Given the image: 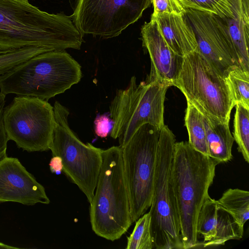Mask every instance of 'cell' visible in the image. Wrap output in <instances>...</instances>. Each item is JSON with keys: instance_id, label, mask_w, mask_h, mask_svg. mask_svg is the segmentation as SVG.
<instances>
[{"instance_id": "cell-1", "label": "cell", "mask_w": 249, "mask_h": 249, "mask_svg": "<svg viewBox=\"0 0 249 249\" xmlns=\"http://www.w3.org/2000/svg\"><path fill=\"white\" fill-rule=\"evenodd\" d=\"M82 35L71 16L50 14L28 0H0V51L27 47L49 51L80 49Z\"/></svg>"}, {"instance_id": "cell-22", "label": "cell", "mask_w": 249, "mask_h": 249, "mask_svg": "<svg viewBox=\"0 0 249 249\" xmlns=\"http://www.w3.org/2000/svg\"><path fill=\"white\" fill-rule=\"evenodd\" d=\"M233 138L238 150L247 162H249V109L240 104L235 106Z\"/></svg>"}, {"instance_id": "cell-21", "label": "cell", "mask_w": 249, "mask_h": 249, "mask_svg": "<svg viewBox=\"0 0 249 249\" xmlns=\"http://www.w3.org/2000/svg\"><path fill=\"white\" fill-rule=\"evenodd\" d=\"M225 78L235 106L239 104L249 109V71L235 66Z\"/></svg>"}, {"instance_id": "cell-2", "label": "cell", "mask_w": 249, "mask_h": 249, "mask_svg": "<svg viewBox=\"0 0 249 249\" xmlns=\"http://www.w3.org/2000/svg\"><path fill=\"white\" fill-rule=\"evenodd\" d=\"M219 163L196 150L188 142L175 143L172 183L183 249L197 246L198 216Z\"/></svg>"}, {"instance_id": "cell-25", "label": "cell", "mask_w": 249, "mask_h": 249, "mask_svg": "<svg viewBox=\"0 0 249 249\" xmlns=\"http://www.w3.org/2000/svg\"><path fill=\"white\" fill-rule=\"evenodd\" d=\"M5 103V95L0 93V162L7 157L6 149L7 142L9 141L4 128L3 120Z\"/></svg>"}, {"instance_id": "cell-24", "label": "cell", "mask_w": 249, "mask_h": 249, "mask_svg": "<svg viewBox=\"0 0 249 249\" xmlns=\"http://www.w3.org/2000/svg\"><path fill=\"white\" fill-rule=\"evenodd\" d=\"M154 11L152 14L167 13L184 15L186 8L179 0H151Z\"/></svg>"}, {"instance_id": "cell-20", "label": "cell", "mask_w": 249, "mask_h": 249, "mask_svg": "<svg viewBox=\"0 0 249 249\" xmlns=\"http://www.w3.org/2000/svg\"><path fill=\"white\" fill-rule=\"evenodd\" d=\"M242 226L249 218V192L239 189H229L217 200Z\"/></svg>"}, {"instance_id": "cell-12", "label": "cell", "mask_w": 249, "mask_h": 249, "mask_svg": "<svg viewBox=\"0 0 249 249\" xmlns=\"http://www.w3.org/2000/svg\"><path fill=\"white\" fill-rule=\"evenodd\" d=\"M184 15L194 33L197 51L218 73L226 77L232 68L240 67L228 32L212 13L186 8Z\"/></svg>"}, {"instance_id": "cell-13", "label": "cell", "mask_w": 249, "mask_h": 249, "mask_svg": "<svg viewBox=\"0 0 249 249\" xmlns=\"http://www.w3.org/2000/svg\"><path fill=\"white\" fill-rule=\"evenodd\" d=\"M6 202L28 206L50 202L44 187L16 158L0 162V203Z\"/></svg>"}, {"instance_id": "cell-7", "label": "cell", "mask_w": 249, "mask_h": 249, "mask_svg": "<svg viewBox=\"0 0 249 249\" xmlns=\"http://www.w3.org/2000/svg\"><path fill=\"white\" fill-rule=\"evenodd\" d=\"M173 86L203 115L229 123L235 104L226 78L221 76L197 51L183 57Z\"/></svg>"}, {"instance_id": "cell-17", "label": "cell", "mask_w": 249, "mask_h": 249, "mask_svg": "<svg viewBox=\"0 0 249 249\" xmlns=\"http://www.w3.org/2000/svg\"><path fill=\"white\" fill-rule=\"evenodd\" d=\"M169 47L183 57L197 51V45L193 30L184 15L167 13L152 14Z\"/></svg>"}, {"instance_id": "cell-8", "label": "cell", "mask_w": 249, "mask_h": 249, "mask_svg": "<svg viewBox=\"0 0 249 249\" xmlns=\"http://www.w3.org/2000/svg\"><path fill=\"white\" fill-rule=\"evenodd\" d=\"M55 123L49 145L53 156L62 160V171L85 195L89 204L101 169L102 150L85 144L70 128L69 111L58 101L53 106Z\"/></svg>"}, {"instance_id": "cell-29", "label": "cell", "mask_w": 249, "mask_h": 249, "mask_svg": "<svg viewBox=\"0 0 249 249\" xmlns=\"http://www.w3.org/2000/svg\"><path fill=\"white\" fill-rule=\"evenodd\" d=\"M0 249H18V248L11 246L0 242Z\"/></svg>"}, {"instance_id": "cell-9", "label": "cell", "mask_w": 249, "mask_h": 249, "mask_svg": "<svg viewBox=\"0 0 249 249\" xmlns=\"http://www.w3.org/2000/svg\"><path fill=\"white\" fill-rule=\"evenodd\" d=\"M160 132L158 127L145 124L121 147L132 223L151 204Z\"/></svg>"}, {"instance_id": "cell-11", "label": "cell", "mask_w": 249, "mask_h": 249, "mask_svg": "<svg viewBox=\"0 0 249 249\" xmlns=\"http://www.w3.org/2000/svg\"><path fill=\"white\" fill-rule=\"evenodd\" d=\"M151 4V0H77L71 17L82 35L109 38L137 21Z\"/></svg>"}, {"instance_id": "cell-4", "label": "cell", "mask_w": 249, "mask_h": 249, "mask_svg": "<svg viewBox=\"0 0 249 249\" xmlns=\"http://www.w3.org/2000/svg\"><path fill=\"white\" fill-rule=\"evenodd\" d=\"M102 158L90 204V221L96 234L114 241L120 238L132 223L121 147L102 150Z\"/></svg>"}, {"instance_id": "cell-23", "label": "cell", "mask_w": 249, "mask_h": 249, "mask_svg": "<svg viewBox=\"0 0 249 249\" xmlns=\"http://www.w3.org/2000/svg\"><path fill=\"white\" fill-rule=\"evenodd\" d=\"M151 217L149 212L135 222L131 234L127 237L126 249H152L154 248L150 229Z\"/></svg>"}, {"instance_id": "cell-30", "label": "cell", "mask_w": 249, "mask_h": 249, "mask_svg": "<svg viewBox=\"0 0 249 249\" xmlns=\"http://www.w3.org/2000/svg\"><path fill=\"white\" fill-rule=\"evenodd\" d=\"M1 53V52L0 51V53Z\"/></svg>"}, {"instance_id": "cell-28", "label": "cell", "mask_w": 249, "mask_h": 249, "mask_svg": "<svg viewBox=\"0 0 249 249\" xmlns=\"http://www.w3.org/2000/svg\"><path fill=\"white\" fill-rule=\"evenodd\" d=\"M50 170L53 173H60L62 171V163L61 158L53 156L49 163Z\"/></svg>"}, {"instance_id": "cell-5", "label": "cell", "mask_w": 249, "mask_h": 249, "mask_svg": "<svg viewBox=\"0 0 249 249\" xmlns=\"http://www.w3.org/2000/svg\"><path fill=\"white\" fill-rule=\"evenodd\" d=\"M170 84L157 80L136 82L132 76L127 88L118 90L110 106L113 122L111 137L124 146L137 130L149 124L160 129L164 125V101Z\"/></svg>"}, {"instance_id": "cell-19", "label": "cell", "mask_w": 249, "mask_h": 249, "mask_svg": "<svg viewBox=\"0 0 249 249\" xmlns=\"http://www.w3.org/2000/svg\"><path fill=\"white\" fill-rule=\"evenodd\" d=\"M187 103L184 122L188 133V142L196 150L209 156L202 114L192 104Z\"/></svg>"}, {"instance_id": "cell-6", "label": "cell", "mask_w": 249, "mask_h": 249, "mask_svg": "<svg viewBox=\"0 0 249 249\" xmlns=\"http://www.w3.org/2000/svg\"><path fill=\"white\" fill-rule=\"evenodd\" d=\"M175 136L165 125L158 141L152 199L149 213L154 248L183 249L172 183Z\"/></svg>"}, {"instance_id": "cell-16", "label": "cell", "mask_w": 249, "mask_h": 249, "mask_svg": "<svg viewBox=\"0 0 249 249\" xmlns=\"http://www.w3.org/2000/svg\"><path fill=\"white\" fill-rule=\"evenodd\" d=\"M141 35L142 45L147 50L151 60L150 72L146 79L166 82L173 86L183 57L169 47L153 18L142 27Z\"/></svg>"}, {"instance_id": "cell-26", "label": "cell", "mask_w": 249, "mask_h": 249, "mask_svg": "<svg viewBox=\"0 0 249 249\" xmlns=\"http://www.w3.org/2000/svg\"><path fill=\"white\" fill-rule=\"evenodd\" d=\"M113 122L106 115H98L94 121V130L96 134L100 137L105 138L111 132Z\"/></svg>"}, {"instance_id": "cell-14", "label": "cell", "mask_w": 249, "mask_h": 249, "mask_svg": "<svg viewBox=\"0 0 249 249\" xmlns=\"http://www.w3.org/2000/svg\"><path fill=\"white\" fill-rule=\"evenodd\" d=\"M196 231L199 238H202L200 246L206 248L224 245L229 240L241 239L244 226L218 201L211 200L201 209Z\"/></svg>"}, {"instance_id": "cell-10", "label": "cell", "mask_w": 249, "mask_h": 249, "mask_svg": "<svg viewBox=\"0 0 249 249\" xmlns=\"http://www.w3.org/2000/svg\"><path fill=\"white\" fill-rule=\"evenodd\" d=\"M4 128L9 141L29 152L49 150L55 119L53 107L37 97L17 96L4 107Z\"/></svg>"}, {"instance_id": "cell-3", "label": "cell", "mask_w": 249, "mask_h": 249, "mask_svg": "<svg viewBox=\"0 0 249 249\" xmlns=\"http://www.w3.org/2000/svg\"><path fill=\"white\" fill-rule=\"evenodd\" d=\"M80 64L63 51L43 53L0 75V93L37 97L48 101L78 83Z\"/></svg>"}, {"instance_id": "cell-18", "label": "cell", "mask_w": 249, "mask_h": 249, "mask_svg": "<svg viewBox=\"0 0 249 249\" xmlns=\"http://www.w3.org/2000/svg\"><path fill=\"white\" fill-rule=\"evenodd\" d=\"M202 116L209 157L220 163L230 161L232 157L231 149L234 140L229 123L212 119L203 114Z\"/></svg>"}, {"instance_id": "cell-27", "label": "cell", "mask_w": 249, "mask_h": 249, "mask_svg": "<svg viewBox=\"0 0 249 249\" xmlns=\"http://www.w3.org/2000/svg\"><path fill=\"white\" fill-rule=\"evenodd\" d=\"M186 8L213 13L214 5L219 0H179Z\"/></svg>"}, {"instance_id": "cell-15", "label": "cell", "mask_w": 249, "mask_h": 249, "mask_svg": "<svg viewBox=\"0 0 249 249\" xmlns=\"http://www.w3.org/2000/svg\"><path fill=\"white\" fill-rule=\"evenodd\" d=\"M212 13L228 32L240 68L249 71V0H219Z\"/></svg>"}]
</instances>
